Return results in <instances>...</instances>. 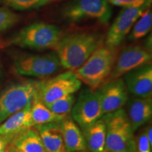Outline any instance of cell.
I'll return each mask as SVG.
<instances>
[{"label": "cell", "mask_w": 152, "mask_h": 152, "mask_svg": "<svg viewBox=\"0 0 152 152\" xmlns=\"http://www.w3.org/2000/svg\"><path fill=\"white\" fill-rule=\"evenodd\" d=\"M104 43L105 38L102 34L80 32L63 35L54 49L61 67L75 71Z\"/></svg>", "instance_id": "6da1fadb"}, {"label": "cell", "mask_w": 152, "mask_h": 152, "mask_svg": "<svg viewBox=\"0 0 152 152\" xmlns=\"http://www.w3.org/2000/svg\"><path fill=\"white\" fill-rule=\"evenodd\" d=\"M118 47L104 45L96 49L75 73L89 88L96 90L109 77L117 59Z\"/></svg>", "instance_id": "7a4b0ae2"}, {"label": "cell", "mask_w": 152, "mask_h": 152, "mask_svg": "<svg viewBox=\"0 0 152 152\" xmlns=\"http://www.w3.org/2000/svg\"><path fill=\"white\" fill-rule=\"evenodd\" d=\"M63 35L61 29L57 26L36 22L19 30L9 38L6 45L37 50L54 49Z\"/></svg>", "instance_id": "3957f363"}, {"label": "cell", "mask_w": 152, "mask_h": 152, "mask_svg": "<svg viewBox=\"0 0 152 152\" xmlns=\"http://www.w3.org/2000/svg\"><path fill=\"white\" fill-rule=\"evenodd\" d=\"M106 144L104 152H137L136 141L126 112L121 109L104 115Z\"/></svg>", "instance_id": "277c9868"}, {"label": "cell", "mask_w": 152, "mask_h": 152, "mask_svg": "<svg viewBox=\"0 0 152 152\" xmlns=\"http://www.w3.org/2000/svg\"><path fill=\"white\" fill-rule=\"evenodd\" d=\"M61 14L70 23L91 19L106 25L111 18L112 9L107 0H71L63 7Z\"/></svg>", "instance_id": "5b68a950"}, {"label": "cell", "mask_w": 152, "mask_h": 152, "mask_svg": "<svg viewBox=\"0 0 152 152\" xmlns=\"http://www.w3.org/2000/svg\"><path fill=\"white\" fill-rule=\"evenodd\" d=\"M37 81L28 80L11 85L0 94V124L33 102Z\"/></svg>", "instance_id": "8992f818"}, {"label": "cell", "mask_w": 152, "mask_h": 152, "mask_svg": "<svg viewBox=\"0 0 152 152\" xmlns=\"http://www.w3.org/2000/svg\"><path fill=\"white\" fill-rule=\"evenodd\" d=\"M81 85L82 82L75 72L68 70L51 79L38 82L36 96L47 105L61 97L77 92Z\"/></svg>", "instance_id": "52a82bcc"}, {"label": "cell", "mask_w": 152, "mask_h": 152, "mask_svg": "<svg viewBox=\"0 0 152 152\" xmlns=\"http://www.w3.org/2000/svg\"><path fill=\"white\" fill-rule=\"evenodd\" d=\"M151 5V0H148L143 4L123 8L108 31L105 45L118 47L129 35L137 19Z\"/></svg>", "instance_id": "ba28073f"}, {"label": "cell", "mask_w": 152, "mask_h": 152, "mask_svg": "<svg viewBox=\"0 0 152 152\" xmlns=\"http://www.w3.org/2000/svg\"><path fill=\"white\" fill-rule=\"evenodd\" d=\"M71 116L83 130L103 116L99 90L85 88L71 109Z\"/></svg>", "instance_id": "9c48e42d"}, {"label": "cell", "mask_w": 152, "mask_h": 152, "mask_svg": "<svg viewBox=\"0 0 152 152\" xmlns=\"http://www.w3.org/2000/svg\"><path fill=\"white\" fill-rule=\"evenodd\" d=\"M61 65L56 52L21 57L15 63V71L20 75L49 77L57 73Z\"/></svg>", "instance_id": "30bf717a"}, {"label": "cell", "mask_w": 152, "mask_h": 152, "mask_svg": "<svg viewBox=\"0 0 152 152\" xmlns=\"http://www.w3.org/2000/svg\"><path fill=\"white\" fill-rule=\"evenodd\" d=\"M151 58V52L144 47L139 45L125 47L118 54L113 70L105 82L121 78L128 72L150 63Z\"/></svg>", "instance_id": "8fae6325"}, {"label": "cell", "mask_w": 152, "mask_h": 152, "mask_svg": "<svg viewBox=\"0 0 152 152\" xmlns=\"http://www.w3.org/2000/svg\"><path fill=\"white\" fill-rule=\"evenodd\" d=\"M99 92L103 116L122 109L128 100V91L123 78L104 83Z\"/></svg>", "instance_id": "7c38bea8"}, {"label": "cell", "mask_w": 152, "mask_h": 152, "mask_svg": "<svg viewBox=\"0 0 152 152\" xmlns=\"http://www.w3.org/2000/svg\"><path fill=\"white\" fill-rule=\"evenodd\" d=\"M123 80L128 92L134 96L140 98L151 96V63H148L128 72L123 75Z\"/></svg>", "instance_id": "4fadbf2b"}, {"label": "cell", "mask_w": 152, "mask_h": 152, "mask_svg": "<svg viewBox=\"0 0 152 152\" xmlns=\"http://www.w3.org/2000/svg\"><path fill=\"white\" fill-rule=\"evenodd\" d=\"M31 104L32 102L0 124V135L9 142L34 127L30 111Z\"/></svg>", "instance_id": "5bb4252c"}, {"label": "cell", "mask_w": 152, "mask_h": 152, "mask_svg": "<svg viewBox=\"0 0 152 152\" xmlns=\"http://www.w3.org/2000/svg\"><path fill=\"white\" fill-rule=\"evenodd\" d=\"M133 132L138 130L151 118L152 98L132 97L128 101V112L126 113Z\"/></svg>", "instance_id": "9a60e30c"}, {"label": "cell", "mask_w": 152, "mask_h": 152, "mask_svg": "<svg viewBox=\"0 0 152 152\" xmlns=\"http://www.w3.org/2000/svg\"><path fill=\"white\" fill-rule=\"evenodd\" d=\"M58 124L61 130L66 152L84 151L87 149L84 135L73 120L66 117Z\"/></svg>", "instance_id": "2e32d148"}, {"label": "cell", "mask_w": 152, "mask_h": 152, "mask_svg": "<svg viewBox=\"0 0 152 152\" xmlns=\"http://www.w3.org/2000/svg\"><path fill=\"white\" fill-rule=\"evenodd\" d=\"M35 127L47 152H66L61 130L58 123H47Z\"/></svg>", "instance_id": "e0dca14e"}, {"label": "cell", "mask_w": 152, "mask_h": 152, "mask_svg": "<svg viewBox=\"0 0 152 152\" xmlns=\"http://www.w3.org/2000/svg\"><path fill=\"white\" fill-rule=\"evenodd\" d=\"M106 125L101 118L84 130L87 148L91 152H104L106 144Z\"/></svg>", "instance_id": "ac0fdd59"}, {"label": "cell", "mask_w": 152, "mask_h": 152, "mask_svg": "<svg viewBox=\"0 0 152 152\" xmlns=\"http://www.w3.org/2000/svg\"><path fill=\"white\" fill-rule=\"evenodd\" d=\"M30 111L34 126L51 123H58L67 117V115H59L51 111L42 102L38 99L36 94L32 102Z\"/></svg>", "instance_id": "d6986e66"}, {"label": "cell", "mask_w": 152, "mask_h": 152, "mask_svg": "<svg viewBox=\"0 0 152 152\" xmlns=\"http://www.w3.org/2000/svg\"><path fill=\"white\" fill-rule=\"evenodd\" d=\"M12 145L22 152H47L37 131L32 128L15 138Z\"/></svg>", "instance_id": "ffe728a7"}, {"label": "cell", "mask_w": 152, "mask_h": 152, "mask_svg": "<svg viewBox=\"0 0 152 152\" xmlns=\"http://www.w3.org/2000/svg\"><path fill=\"white\" fill-rule=\"evenodd\" d=\"M151 26L152 12L151 9L149 8L140 16L134 24L129 33V40L134 42L145 37L151 31Z\"/></svg>", "instance_id": "44dd1931"}, {"label": "cell", "mask_w": 152, "mask_h": 152, "mask_svg": "<svg viewBox=\"0 0 152 152\" xmlns=\"http://www.w3.org/2000/svg\"><path fill=\"white\" fill-rule=\"evenodd\" d=\"M58 0H0L7 7L16 10L26 11L37 9Z\"/></svg>", "instance_id": "7402d4cb"}, {"label": "cell", "mask_w": 152, "mask_h": 152, "mask_svg": "<svg viewBox=\"0 0 152 152\" xmlns=\"http://www.w3.org/2000/svg\"><path fill=\"white\" fill-rule=\"evenodd\" d=\"M75 102V95L72 94L61 97L45 106L53 113L59 115H68L71 112Z\"/></svg>", "instance_id": "603a6c76"}, {"label": "cell", "mask_w": 152, "mask_h": 152, "mask_svg": "<svg viewBox=\"0 0 152 152\" xmlns=\"http://www.w3.org/2000/svg\"><path fill=\"white\" fill-rule=\"evenodd\" d=\"M18 19V15L14 11L4 7L0 8V33L14 26Z\"/></svg>", "instance_id": "cb8c5ba5"}, {"label": "cell", "mask_w": 152, "mask_h": 152, "mask_svg": "<svg viewBox=\"0 0 152 152\" xmlns=\"http://www.w3.org/2000/svg\"><path fill=\"white\" fill-rule=\"evenodd\" d=\"M137 152H151L152 145L149 143L146 135L145 131L140 133L136 141Z\"/></svg>", "instance_id": "d4e9b609"}, {"label": "cell", "mask_w": 152, "mask_h": 152, "mask_svg": "<svg viewBox=\"0 0 152 152\" xmlns=\"http://www.w3.org/2000/svg\"><path fill=\"white\" fill-rule=\"evenodd\" d=\"M107 1L111 5L125 8V7L143 4L147 2L148 0H107Z\"/></svg>", "instance_id": "484cf974"}, {"label": "cell", "mask_w": 152, "mask_h": 152, "mask_svg": "<svg viewBox=\"0 0 152 152\" xmlns=\"http://www.w3.org/2000/svg\"><path fill=\"white\" fill-rule=\"evenodd\" d=\"M9 142L4 137L0 135V152H5Z\"/></svg>", "instance_id": "4316f807"}, {"label": "cell", "mask_w": 152, "mask_h": 152, "mask_svg": "<svg viewBox=\"0 0 152 152\" xmlns=\"http://www.w3.org/2000/svg\"><path fill=\"white\" fill-rule=\"evenodd\" d=\"M146 132V135H147V137L149 140V143L152 145V128H151V125H150L149 126L147 127V130H145Z\"/></svg>", "instance_id": "83f0119b"}, {"label": "cell", "mask_w": 152, "mask_h": 152, "mask_svg": "<svg viewBox=\"0 0 152 152\" xmlns=\"http://www.w3.org/2000/svg\"><path fill=\"white\" fill-rule=\"evenodd\" d=\"M144 47L149 52H151V34H150L149 37L146 40V45Z\"/></svg>", "instance_id": "f1b7e54d"}, {"label": "cell", "mask_w": 152, "mask_h": 152, "mask_svg": "<svg viewBox=\"0 0 152 152\" xmlns=\"http://www.w3.org/2000/svg\"><path fill=\"white\" fill-rule=\"evenodd\" d=\"M5 152H22V151H20V150H18L17 148L15 147L14 146L11 145V147H9V148H7Z\"/></svg>", "instance_id": "f546056e"}]
</instances>
